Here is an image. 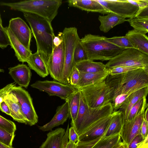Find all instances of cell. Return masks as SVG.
<instances>
[{
	"label": "cell",
	"instance_id": "6da1fadb",
	"mask_svg": "<svg viewBox=\"0 0 148 148\" xmlns=\"http://www.w3.org/2000/svg\"><path fill=\"white\" fill-rule=\"evenodd\" d=\"M23 13L36 40L37 52L47 66L53 49V40L55 36L51 23L36 14Z\"/></svg>",
	"mask_w": 148,
	"mask_h": 148
},
{
	"label": "cell",
	"instance_id": "7a4b0ae2",
	"mask_svg": "<svg viewBox=\"0 0 148 148\" xmlns=\"http://www.w3.org/2000/svg\"><path fill=\"white\" fill-rule=\"evenodd\" d=\"M105 81L113 92V100L119 95H130L148 87V73L144 69L139 68L123 73L108 75Z\"/></svg>",
	"mask_w": 148,
	"mask_h": 148
},
{
	"label": "cell",
	"instance_id": "3957f363",
	"mask_svg": "<svg viewBox=\"0 0 148 148\" xmlns=\"http://www.w3.org/2000/svg\"><path fill=\"white\" fill-rule=\"evenodd\" d=\"M107 38L88 34L80 39L88 60H109L125 49L109 42Z\"/></svg>",
	"mask_w": 148,
	"mask_h": 148
},
{
	"label": "cell",
	"instance_id": "277c9868",
	"mask_svg": "<svg viewBox=\"0 0 148 148\" xmlns=\"http://www.w3.org/2000/svg\"><path fill=\"white\" fill-rule=\"evenodd\" d=\"M62 3V0H29L14 2H0V5L11 9L33 13L51 23L56 16Z\"/></svg>",
	"mask_w": 148,
	"mask_h": 148
},
{
	"label": "cell",
	"instance_id": "5b68a950",
	"mask_svg": "<svg viewBox=\"0 0 148 148\" xmlns=\"http://www.w3.org/2000/svg\"><path fill=\"white\" fill-rule=\"evenodd\" d=\"M114 112L112 103L100 107L92 108L86 103L80 92L79 107L74 123L71 125L79 135L93 123Z\"/></svg>",
	"mask_w": 148,
	"mask_h": 148
},
{
	"label": "cell",
	"instance_id": "8992f818",
	"mask_svg": "<svg viewBox=\"0 0 148 148\" xmlns=\"http://www.w3.org/2000/svg\"><path fill=\"white\" fill-rule=\"evenodd\" d=\"M79 89L86 103L91 108L100 107L113 100V92L105 80Z\"/></svg>",
	"mask_w": 148,
	"mask_h": 148
},
{
	"label": "cell",
	"instance_id": "52a82bcc",
	"mask_svg": "<svg viewBox=\"0 0 148 148\" xmlns=\"http://www.w3.org/2000/svg\"><path fill=\"white\" fill-rule=\"evenodd\" d=\"M59 34L62 39L64 47V61L60 82L70 84V77L73 65V54L77 42L79 38L75 27H65Z\"/></svg>",
	"mask_w": 148,
	"mask_h": 148
},
{
	"label": "cell",
	"instance_id": "ba28073f",
	"mask_svg": "<svg viewBox=\"0 0 148 148\" xmlns=\"http://www.w3.org/2000/svg\"><path fill=\"white\" fill-rule=\"evenodd\" d=\"M105 65L107 68L119 66L136 67L148 73V55L135 48L125 49Z\"/></svg>",
	"mask_w": 148,
	"mask_h": 148
},
{
	"label": "cell",
	"instance_id": "9c48e42d",
	"mask_svg": "<svg viewBox=\"0 0 148 148\" xmlns=\"http://www.w3.org/2000/svg\"><path fill=\"white\" fill-rule=\"evenodd\" d=\"M32 87L47 93L49 96H56L66 101L77 89L70 84L57 81L38 80L31 85Z\"/></svg>",
	"mask_w": 148,
	"mask_h": 148
},
{
	"label": "cell",
	"instance_id": "30bf717a",
	"mask_svg": "<svg viewBox=\"0 0 148 148\" xmlns=\"http://www.w3.org/2000/svg\"><path fill=\"white\" fill-rule=\"evenodd\" d=\"M10 92L18 99L27 124L31 126L36 124L38 121V117L29 92L22 87L16 86L12 88Z\"/></svg>",
	"mask_w": 148,
	"mask_h": 148
},
{
	"label": "cell",
	"instance_id": "8fae6325",
	"mask_svg": "<svg viewBox=\"0 0 148 148\" xmlns=\"http://www.w3.org/2000/svg\"><path fill=\"white\" fill-rule=\"evenodd\" d=\"M148 107L146 97L135 117L130 121H124L120 136L123 142L128 145L136 135L140 134V127L144 120L145 110Z\"/></svg>",
	"mask_w": 148,
	"mask_h": 148
},
{
	"label": "cell",
	"instance_id": "7c38bea8",
	"mask_svg": "<svg viewBox=\"0 0 148 148\" xmlns=\"http://www.w3.org/2000/svg\"><path fill=\"white\" fill-rule=\"evenodd\" d=\"M107 10L121 16L129 18L134 17L139 8L128 0H96Z\"/></svg>",
	"mask_w": 148,
	"mask_h": 148
},
{
	"label": "cell",
	"instance_id": "4fadbf2b",
	"mask_svg": "<svg viewBox=\"0 0 148 148\" xmlns=\"http://www.w3.org/2000/svg\"><path fill=\"white\" fill-rule=\"evenodd\" d=\"M64 61L63 42L58 46L54 47L52 53L47 64L49 74L56 81L60 82L62 77Z\"/></svg>",
	"mask_w": 148,
	"mask_h": 148
},
{
	"label": "cell",
	"instance_id": "5bb4252c",
	"mask_svg": "<svg viewBox=\"0 0 148 148\" xmlns=\"http://www.w3.org/2000/svg\"><path fill=\"white\" fill-rule=\"evenodd\" d=\"M8 27L25 48L30 51L32 33L26 23L20 17L13 18L10 20Z\"/></svg>",
	"mask_w": 148,
	"mask_h": 148
},
{
	"label": "cell",
	"instance_id": "9a60e30c",
	"mask_svg": "<svg viewBox=\"0 0 148 148\" xmlns=\"http://www.w3.org/2000/svg\"><path fill=\"white\" fill-rule=\"evenodd\" d=\"M114 112L99 119L90 125L84 132L79 136V141H89L103 136L108 129Z\"/></svg>",
	"mask_w": 148,
	"mask_h": 148
},
{
	"label": "cell",
	"instance_id": "2e32d148",
	"mask_svg": "<svg viewBox=\"0 0 148 148\" xmlns=\"http://www.w3.org/2000/svg\"><path fill=\"white\" fill-rule=\"evenodd\" d=\"M9 73L14 82L20 86L27 88L31 79L32 73L30 69L26 65L19 64L8 69Z\"/></svg>",
	"mask_w": 148,
	"mask_h": 148
},
{
	"label": "cell",
	"instance_id": "e0dca14e",
	"mask_svg": "<svg viewBox=\"0 0 148 148\" xmlns=\"http://www.w3.org/2000/svg\"><path fill=\"white\" fill-rule=\"evenodd\" d=\"M69 117V112L67 101L57 107L56 113L48 123L42 126H38L40 130L43 131L51 130L54 127L62 125Z\"/></svg>",
	"mask_w": 148,
	"mask_h": 148
},
{
	"label": "cell",
	"instance_id": "ac0fdd59",
	"mask_svg": "<svg viewBox=\"0 0 148 148\" xmlns=\"http://www.w3.org/2000/svg\"><path fill=\"white\" fill-rule=\"evenodd\" d=\"M8 36L11 48L13 49L18 60L22 63L27 62L32 51L27 49L19 41L8 27H4Z\"/></svg>",
	"mask_w": 148,
	"mask_h": 148
},
{
	"label": "cell",
	"instance_id": "d6986e66",
	"mask_svg": "<svg viewBox=\"0 0 148 148\" xmlns=\"http://www.w3.org/2000/svg\"><path fill=\"white\" fill-rule=\"evenodd\" d=\"M108 75V68L106 70L100 72L91 73L79 72V81L75 87L79 89L101 82L106 79Z\"/></svg>",
	"mask_w": 148,
	"mask_h": 148
},
{
	"label": "cell",
	"instance_id": "ffe728a7",
	"mask_svg": "<svg viewBox=\"0 0 148 148\" xmlns=\"http://www.w3.org/2000/svg\"><path fill=\"white\" fill-rule=\"evenodd\" d=\"M68 5L88 12L108 14L106 9L96 0H68Z\"/></svg>",
	"mask_w": 148,
	"mask_h": 148
},
{
	"label": "cell",
	"instance_id": "44dd1931",
	"mask_svg": "<svg viewBox=\"0 0 148 148\" xmlns=\"http://www.w3.org/2000/svg\"><path fill=\"white\" fill-rule=\"evenodd\" d=\"M148 93V86L138 90L130 94L119 108L124 116V121L127 119L132 107L140 99L147 97Z\"/></svg>",
	"mask_w": 148,
	"mask_h": 148
},
{
	"label": "cell",
	"instance_id": "7402d4cb",
	"mask_svg": "<svg viewBox=\"0 0 148 148\" xmlns=\"http://www.w3.org/2000/svg\"><path fill=\"white\" fill-rule=\"evenodd\" d=\"M125 36L134 48L148 55V37L145 34L135 29L129 30Z\"/></svg>",
	"mask_w": 148,
	"mask_h": 148
},
{
	"label": "cell",
	"instance_id": "603a6c76",
	"mask_svg": "<svg viewBox=\"0 0 148 148\" xmlns=\"http://www.w3.org/2000/svg\"><path fill=\"white\" fill-rule=\"evenodd\" d=\"M3 99L9 108L11 116L13 120L27 124L26 120L22 113L18 99L15 95L10 92L5 95Z\"/></svg>",
	"mask_w": 148,
	"mask_h": 148
},
{
	"label": "cell",
	"instance_id": "cb8c5ba5",
	"mask_svg": "<svg viewBox=\"0 0 148 148\" xmlns=\"http://www.w3.org/2000/svg\"><path fill=\"white\" fill-rule=\"evenodd\" d=\"M65 130L58 128L47 134V138L39 148H62Z\"/></svg>",
	"mask_w": 148,
	"mask_h": 148
},
{
	"label": "cell",
	"instance_id": "d4e9b609",
	"mask_svg": "<svg viewBox=\"0 0 148 148\" xmlns=\"http://www.w3.org/2000/svg\"><path fill=\"white\" fill-rule=\"evenodd\" d=\"M125 18L112 12L105 16L99 15L98 18L101 23L99 29L101 31L107 33L115 26L125 21Z\"/></svg>",
	"mask_w": 148,
	"mask_h": 148
},
{
	"label": "cell",
	"instance_id": "484cf974",
	"mask_svg": "<svg viewBox=\"0 0 148 148\" xmlns=\"http://www.w3.org/2000/svg\"><path fill=\"white\" fill-rule=\"evenodd\" d=\"M27 63L29 68L40 77H45L49 74L46 65L37 52L31 54Z\"/></svg>",
	"mask_w": 148,
	"mask_h": 148
},
{
	"label": "cell",
	"instance_id": "4316f807",
	"mask_svg": "<svg viewBox=\"0 0 148 148\" xmlns=\"http://www.w3.org/2000/svg\"><path fill=\"white\" fill-rule=\"evenodd\" d=\"M75 66L79 72L87 73H97L106 70L105 65L101 62H95L87 60L77 64Z\"/></svg>",
	"mask_w": 148,
	"mask_h": 148
},
{
	"label": "cell",
	"instance_id": "83f0119b",
	"mask_svg": "<svg viewBox=\"0 0 148 148\" xmlns=\"http://www.w3.org/2000/svg\"><path fill=\"white\" fill-rule=\"evenodd\" d=\"M124 121L122 112L119 110L114 112L108 129L104 134V136H109L119 133Z\"/></svg>",
	"mask_w": 148,
	"mask_h": 148
},
{
	"label": "cell",
	"instance_id": "f1b7e54d",
	"mask_svg": "<svg viewBox=\"0 0 148 148\" xmlns=\"http://www.w3.org/2000/svg\"><path fill=\"white\" fill-rule=\"evenodd\" d=\"M80 91L77 89L69 98L68 103L69 118L71 119V125L73 124L78 112L80 101Z\"/></svg>",
	"mask_w": 148,
	"mask_h": 148
},
{
	"label": "cell",
	"instance_id": "f546056e",
	"mask_svg": "<svg viewBox=\"0 0 148 148\" xmlns=\"http://www.w3.org/2000/svg\"><path fill=\"white\" fill-rule=\"evenodd\" d=\"M121 141L119 133L107 137L103 135L92 148H113Z\"/></svg>",
	"mask_w": 148,
	"mask_h": 148
},
{
	"label": "cell",
	"instance_id": "4dcf8cb0",
	"mask_svg": "<svg viewBox=\"0 0 148 148\" xmlns=\"http://www.w3.org/2000/svg\"><path fill=\"white\" fill-rule=\"evenodd\" d=\"M128 21L134 29L141 32L145 34L148 32V18H139L134 17L129 18Z\"/></svg>",
	"mask_w": 148,
	"mask_h": 148
},
{
	"label": "cell",
	"instance_id": "1f68e13d",
	"mask_svg": "<svg viewBox=\"0 0 148 148\" xmlns=\"http://www.w3.org/2000/svg\"><path fill=\"white\" fill-rule=\"evenodd\" d=\"M88 60L86 51L82 46L79 38L76 44L73 54L74 66L78 63Z\"/></svg>",
	"mask_w": 148,
	"mask_h": 148
},
{
	"label": "cell",
	"instance_id": "d6a6232c",
	"mask_svg": "<svg viewBox=\"0 0 148 148\" xmlns=\"http://www.w3.org/2000/svg\"><path fill=\"white\" fill-rule=\"evenodd\" d=\"M107 40L109 42L120 48L126 49L134 48L130 40L125 36H114L107 38Z\"/></svg>",
	"mask_w": 148,
	"mask_h": 148
},
{
	"label": "cell",
	"instance_id": "836d02e7",
	"mask_svg": "<svg viewBox=\"0 0 148 148\" xmlns=\"http://www.w3.org/2000/svg\"><path fill=\"white\" fill-rule=\"evenodd\" d=\"M0 128L11 134H15L16 126L13 121L0 115Z\"/></svg>",
	"mask_w": 148,
	"mask_h": 148
},
{
	"label": "cell",
	"instance_id": "e575fe53",
	"mask_svg": "<svg viewBox=\"0 0 148 148\" xmlns=\"http://www.w3.org/2000/svg\"><path fill=\"white\" fill-rule=\"evenodd\" d=\"M107 68L109 75H114L127 73L139 68L134 67L119 66Z\"/></svg>",
	"mask_w": 148,
	"mask_h": 148
},
{
	"label": "cell",
	"instance_id": "d590c367",
	"mask_svg": "<svg viewBox=\"0 0 148 148\" xmlns=\"http://www.w3.org/2000/svg\"><path fill=\"white\" fill-rule=\"evenodd\" d=\"M15 134H10L0 128V142L8 146H12Z\"/></svg>",
	"mask_w": 148,
	"mask_h": 148
},
{
	"label": "cell",
	"instance_id": "8d00e7d4",
	"mask_svg": "<svg viewBox=\"0 0 148 148\" xmlns=\"http://www.w3.org/2000/svg\"><path fill=\"white\" fill-rule=\"evenodd\" d=\"M145 97H146L140 99L132 107L126 121H131L135 117L142 106Z\"/></svg>",
	"mask_w": 148,
	"mask_h": 148
},
{
	"label": "cell",
	"instance_id": "74e56055",
	"mask_svg": "<svg viewBox=\"0 0 148 148\" xmlns=\"http://www.w3.org/2000/svg\"><path fill=\"white\" fill-rule=\"evenodd\" d=\"M102 136L89 141L80 142L78 141L75 144L74 148H92Z\"/></svg>",
	"mask_w": 148,
	"mask_h": 148
},
{
	"label": "cell",
	"instance_id": "f35d334b",
	"mask_svg": "<svg viewBox=\"0 0 148 148\" xmlns=\"http://www.w3.org/2000/svg\"><path fill=\"white\" fill-rule=\"evenodd\" d=\"M79 72L77 69L74 66L71 72L70 77V84L75 87L79 81Z\"/></svg>",
	"mask_w": 148,
	"mask_h": 148
},
{
	"label": "cell",
	"instance_id": "ab89813d",
	"mask_svg": "<svg viewBox=\"0 0 148 148\" xmlns=\"http://www.w3.org/2000/svg\"><path fill=\"white\" fill-rule=\"evenodd\" d=\"M68 138L69 141L75 144H76L79 141V135L73 126H71L69 128Z\"/></svg>",
	"mask_w": 148,
	"mask_h": 148
},
{
	"label": "cell",
	"instance_id": "60d3db41",
	"mask_svg": "<svg viewBox=\"0 0 148 148\" xmlns=\"http://www.w3.org/2000/svg\"><path fill=\"white\" fill-rule=\"evenodd\" d=\"M134 17L139 18H148V5L139 8Z\"/></svg>",
	"mask_w": 148,
	"mask_h": 148
},
{
	"label": "cell",
	"instance_id": "b9f144b4",
	"mask_svg": "<svg viewBox=\"0 0 148 148\" xmlns=\"http://www.w3.org/2000/svg\"><path fill=\"white\" fill-rule=\"evenodd\" d=\"M143 139L140 134L136 135L132 140L129 145L128 148H136L137 145L141 142Z\"/></svg>",
	"mask_w": 148,
	"mask_h": 148
},
{
	"label": "cell",
	"instance_id": "7bdbcfd3",
	"mask_svg": "<svg viewBox=\"0 0 148 148\" xmlns=\"http://www.w3.org/2000/svg\"><path fill=\"white\" fill-rule=\"evenodd\" d=\"M148 125L147 124L144 119L140 128V134L143 139L146 137L148 134Z\"/></svg>",
	"mask_w": 148,
	"mask_h": 148
},
{
	"label": "cell",
	"instance_id": "ee69618b",
	"mask_svg": "<svg viewBox=\"0 0 148 148\" xmlns=\"http://www.w3.org/2000/svg\"><path fill=\"white\" fill-rule=\"evenodd\" d=\"M0 110L2 112L11 116V113L9 108L4 101L0 104Z\"/></svg>",
	"mask_w": 148,
	"mask_h": 148
},
{
	"label": "cell",
	"instance_id": "f6af8a7d",
	"mask_svg": "<svg viewBox=\"0 0 148 148\" xmlns=\"http://www.w3.org/2000/svg\"><path fill=\"white\" fill-rule=\"evenodd\" d=\"M136 148H148V135L137 145Z\"/></svg>",
	"mask_w": 148,
	"mask_h": 148
},
{
	"label": "cell",
	"instance_id": "bcb514c9",
	"mask_svg": "<svg viewBox=\"0 0 148 148\" xmlns=\"http://www.w3.org/2000/svg\"><path fill=\"white\" fill-rule=\"evenodd\" d=\"M62 41L61 37L59 34L57 36H55L53 40L54 47L58 46L61 44Z\"/></svg>",
	"mask_w": 148,
	"mask_h": 148
},
{
	"label": "cell",
	"instance_id": "7dc6e473",
	"mask_svg": "<svg viewBox=\"0 0 148 148\" xmlns=\"http://www.w3.org/2000/svg\"><path fill=\"white\" fill-rule=\"evenodd\" d=\"M113 148H127V145L121 141Z\"/></svg>",
	"mask_w": 148,
	"mask_h": 148
},
{
	"label": "cell",
	"instance_id": "c3c4849f",
	"mask_svg": "<svg viewBox=\"0 0 148 148\" xmlns=\"http://www.w3.org/2000/svg\"><path fill=\"white\" fill-rule=\"evenodd\" d=\"M144 119L146 122L147 124L148 125V107L145 109L144 115Z\"/></svg>",
	"mask_w": 148,
	"mask_h": 148
},
{
	"label": "cell",
	"instance_id": "681fc988",
	"mask_svg": "<svg viewBox=\"0 0 148 148\" xmlns=\"http://www.w3.org/2000/svg\"><path fill=\"white\" fill-rule=\"evenodd\" d=\"M76 144L70 141H69L68 144L66 148H74Z\"/></svg>",
	"mask_w": 148,
	"mask_h": 148
},
{
	"label": "cell",
	"instance_id": "f907efd6",
	"mask_svg": "<svg viewBox=\"0 0 148 148\" xmlns=\"http://www.w3.org/2000/svg\"><path fill=\"white\" fill-rule=\"evenodd\" d=\"M0 148H14L12 146H8L0 142Z\"/></svg>",
	"mask_w": 148,
	"mask_h": 148
},
{
	"label": "cell",
	"instance_id": "816d5d0a",
	"mask_svg": "<svg viewBox=\"0 0 148 148\" xmlns=\"http://www.w3.org/2000/svg\"><path fill=\"white\" fill-rule=\"evenodd\" d=\"M4 70L0 68V73L2 72L4 73Z\"/></svg>",
	"mask_w": 148,
	"mask_h": 148
},
{
	"label": "cell",
	"instance_id": "f5cc1de1",
	"mask_svg": "<svg viewBox=\"0 0 148 148\" xmlns=\"http://www.w3.org/2000/svg\"></svg>",
	"mask_w": 148,
	"mask_h": 148
}]
</instances>
